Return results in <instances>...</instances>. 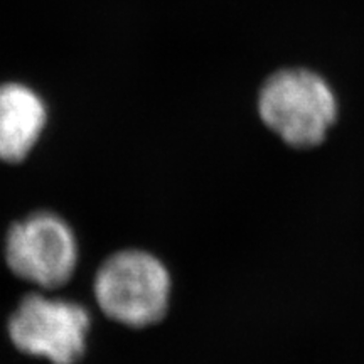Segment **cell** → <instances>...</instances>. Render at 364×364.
<instances>
[{"instance_id":"cell-1","label":"cell","mask_w":364,"mask_h":364,"mask_svg":"<svg viewBox=\"0 0 364 364\" xmlns=\"http://www.w3.org/2000/svg\"><path fill=\"white\" fill-rule=\"evenodd\" d=\"M262 124L292 149H314L339 117V100L321 73L309 68L273 71L258 90Z\"/></svg>"},{"instance_id":"cell-2","label":"cell","mask_w":364,"mask_h":364,"mask_svg":"<svg viewBox=\"0 0 364 364\" xmlns=\"http://www.w3.org/2000/svg\"><path fill=\"white\" fill-rule=\"evenodd\" d=\"M93 294L105 317L130 329H145L169 312L172 277L154 253L127 248L112 253L98 267Z\"/></svg>"},{"instance_id":"cell-3","label":"cell","mask_w":364,"mask_h":364,"mask_svg":"<svg viewBox=\"0 0 364 364\" xmlns=\"http://www.w3.org/2000/svg\"><path fill=\"white\" fill-rule=\"evenodd\" d=\"M90 331L88 309L44 290L24 295L7 321L14 348L49 364H78L88 349Z\"/></svg>"},{"instance_id":"cell-4","label":"cell","mask_w":364,"mask_h":364,"mask_svg":"<svg viewBox=\"0 0 364 364\" xmlns=\"http://www.w3.org/2000/svg\"><path fill=\"white\" fill-rule=\"evenodd\" d=\"M9 270L38 290L53 292L73 279L80 241L73 226L53 211L31 213L12 223L4 240Z\"/></svg>"},{"instance_id":"cell-5","label":"cell","mask_w":364,"mask_h":364,"mask_svg":"<svg viewBox=\"0 0 364 364\" xmlns=\"http://www.w3.org/2000/svg\"><path fill=\"white\" fill-rule=\"evenodd\" d=\"M48 125L44 100L21 83L0 85V162H24Z\"/></svg>"}]
</instances>
